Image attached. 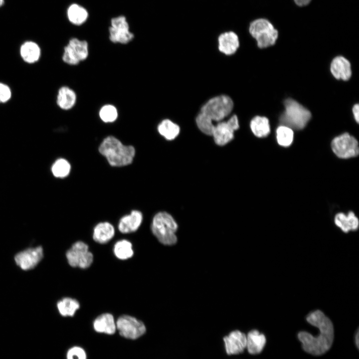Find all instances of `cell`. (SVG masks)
I'll return each mask as SVG.
<instances>
[{
  "mask_svg": "<svg viewBox=\"0 0 359 359\" xmlns=\"http://www.w3.org/2000/svg\"><path fill=\"white\" fill-rule=\"evenodd\" d=\"M306 320L318 328L320 333L318 336L314 337L308 332L302 331L298 333V338L306 352L314 356L322 355L331 348L333 343V324L331 320L319 310L309 314Z\"/></svg>",
  "mask_w": 359,
  "mask_h": 359,
  "instance_id": "6da1fadb",
  "label": "cell"
},
{
  "mask_svg": "<svg viewBox=\"0 0 359 359\" xmlns=\"http://www.w3.org/2000/svg\"><path fill=\"white\" fill-rule=\"evenodd\" d=\"M233 108L232 99L226 95H220L209 99L201 107L196 118L198 129L204 134L211 136L213 122H219L228 116Z\"/></svg>",
  "mask_w": 359,
  "mask_h": 359,
  "instance_id": "7a4b0ae2",
  "label": "cell"
},
{
  "mask_svg": "<svg viewBox=\"0 0 359 359\" xmlns=\"http://www.w3.org/2000/svg\"><path fill=\"white\" fill-rule=\"evenodd\" d=\"M99 152L113 167L131 164L135 155V149L133 146L124 145L113 136H107L103 139L99 147Z\"/></svg>",
  "mask_w": 359,
  "mask_h": 359,
  "instance_id": "3957f363",
  "label": "cell"
},
{
  "mask_svg": "<svg viewBox=\"0 0 359 359\" xmlns=\"http://www.w3.org/2000/svg\"><path fill=\"white\" fill-rule=\"evenodd\" d=\"M284 105L285 110L279 118L281 125L296 130L303 129L311 118L310 111L291 98L285 100Z\"/></svg>",
  "mask_w": 359,
  "mask_h": 359,
  "instance_id": "277c9868",
  "label": "cell"
},
{
  "mask_svg": "<svg viewBox=\"0 0 359 359\" xmlns=\"http://www.w3.org/2000/svg\"><path fill=\"white\" fill-rule=\"evenodd\" d=\"M151 229L154 235L161 243L172 245L177 242L176 232L178 225L173 217L167 212H160L154 216Z\"/></svg>",
  "mask_w": 359,
  "mask_h": 359,
  "instance_id": "5b68a950",
  "label": "cell"
},
{
  "mask_svg": "<svg viewBox=\"0 0 359 359\" xmlns=\"http://www.w3.org/2000/svg\"><path fill=\"white\" fill-rule=\"evenodd\" d=\"M249 32L256 40L258 47L266 48L274 45L278 37V31L267 19H256L250 23Z\"/></svg>",
  "mask_w": 359,
  "mask_h": 359,
  "instance_id": "8992f818",
  "label": "cell"
},
{
  "mask_svg": "<svg viewBox=\"0 0 359 359\" xmlns=\"http://www.w3.org/2000/svg\"><path fill=\"white\" fill-rule=\"evenodd\" d=\"M89 54L88 42L73 37L64 47L62 60L68 65L75 66L86 60Z\"/></svg>",
  "mask_w": 359,
  "mask_h": 359,
  "instance_id": "52a82bcc",
  "label": "cell"
},
{
  "mask_svg": "<svg viewBox=\"0 0 359 359\" xmlns=\"http://www.w3.org/2000/svg\"><path fill=\"white\" fill-rule=\"evenodd\" d=\"M66 257L69 264L73 267L86 269L93 261V255L89 250V247L82 241L75 242L66 252Z\"/></svg>",
  "mask_w": 359,
  "mask_h": 359,
  "instance_id": "ba28073f",
  "label": "cell"
},
{
  "mask_svg": "<svg viewBox=\"0 0 359 359\" xmlns=\"http://www.w3.org/2000/svg\"><path fill=\"white\" fill-rule=\"evenodd\" d=\"M116 324V330L120 335L128 339H137L143 336L146 331V327L142 321L129 315L120 316Z\"/></svg>",
  "mask_w": 359,
  "mask_h": 359,
  "instance_id": "9c48e42d",
  "label": "cell"
},
{
  "mask_svg": "<svg viewBox=\"0 0 359 359\" xmlns=\"http://www.w3.org/2000/svg\"><path fill=\"white\" fill-rule=\"evenodd\" d=\"M109 27V38L114 43L126 44L132 41L135 36L130 30L126 17L119 15L111 19Z\"/></svg>",
  "mask_w": 359,
  "mask_h": 359,
  "instance_id": "30bf717a",
  "label": "cell"
},
{
  "mask_svg": "<svg viewBox=\"0 0 359 359\" xmlns=\"http://www.w3.org/2000/svg\"><path fill=\"white\" fill-rule=\"evenodd\" d=\"M331 146L334 153L342 159L355 157L359 153L358 142L347 133L335 137L332 142Z\"/></svg>",
  "mask_w": 359,
  "mask_h": 359,
  "instance_id": "8fae6325",
  "label": "cell"
},
{
  "mask_svg": "<svg viewBox=\"0 0 359 359\" xmlns=\"http://www.w3.org/2000/svg\"><path fill=\"white\" fill-rule=\"evenodd\" d=\"M239 127L237 117L234 115L227 121H221L215 125L211 136L217 145L223 146L233 139L234 132Z\"/></svg>",
  "mask_w": 359,
  "mask_h": 359,
  "instance_id": "7c38bea8",
  "label": "cell"
},
{
  "mask_svg": "<svg viewBox=\"0 0 359 359\" xmlns=\"http://www.w3.org/2000/svg\"><path fill=\"white\" fill-rule=\"evenodd\" d=\"M42 257V248L37 247L20 252L15 256V261L22 269L27 270L35 267Z\"/></svg>",
  "mask_w": 359,
  "mask_h": 359,
  "instance_id": "4fadbf2b",
  "label": "cell"
},
{
  "mask_svg": "<svg viewBox=\"0 0 359 359\" xmlns=\"http://www.w3.org/2000/svg\"><path fill=\"white\" fill-rule=\"evenodd\" d=\"M228 355L241 353L246 348V336L239 331H234L223 339Z\"/></svg>",
  "mask_w": 359,
  "mask_h": 359,
  "instance_id": "5bb4252c",
  "label": "cell"
},
{
  "mask_svg": "<svg viewBox=\"0 0 359 359\" xmlns=\"http://www.w3.org/2000/svg\"><path fill=\"white\" fill-rule=\"evenodd\" d=\"M142 212L132 210L129 214L123 216L119 220L118 228L122 233H129L137 230L143 221Z\"/></svg>",
  "mask_w": 359,
  "mask_h": 359,
  "instance_id": "9a60e30c",
  "label": "cell"
},
{
  "mask_svg": "<svg viewBox=\"0 0 359 359\" xmlns=\"http://www.w3.org/2000/svg\"><path fill=\"white\" fill-rule=\"evenodd\" d=\"M332 74L337 79L347 81L352 76L351 65L349 61L342 56L335 57L330 66Z\"/></svg>",
  "mask_w": 359,
  "mask_h": 359,
  "instance_id": "2e32d148",
  "label": "cell"
},
{
  "mask_svg": "<svg viewBox=\"0 0 359 359\" xmlns=\"http://www.w3.org/2000/svg\"><path fill=\"white\" fill-rule=\"evenodd\" d=\"M77 96L75 91L67 86L59 88L56 96V104L63 110H69L75 105Z\"/></svg>",
  "mask_w": 359,
  "mask_h": 359,
  "instance_id": "e0dca14e",
  "label": "cell"
},
{
  "mask_svg": "<svg viewBox=\"0 0 359 359\" xmlns=\"http://www.w3.org/2000/svg\"><path fill=\"white\" fill-rule=\"evenodd\" d=\"M218 49L226 55L234 54L239 46L238 36L233 31L221 34L218 38Z\"/></svg>",
  "mask_w": 359,
  "mask_h": 359,
  "instance_id": "ac0fdd59",
  "label": "cell"
},
{
  "mask_svg": "<svg viewBox=\"0 0 359 359\" xmlns=\"http://www.w3.org/2000/svg\"><path fill=\"white\" fill-rule=\"evenodd\" d=\"M93 328L98 333L114 334L116 331V324L113 316L110 313L99 315L94 321Z\"/></svg>",
  "mask_w": 359,
  "mask_h": 359,
  "instance_id": "d6986e66",
  "label": "cell"
},
{
  "mask_svg": "<svg viewBox=\"0 0 359 359\" xmlns=\"http://www.w3.org/2000/svg\"><path fill=\"white\" fill-rule=\"evenodd\" d=\"M20 55L26 63L33 64L39 60L41 56V49L37 43L33 41H26L20 47Z\"/></svg>",
  "mask_w": 359,
  "mask_h": 359,
  "instance_id": "ffe728a7",
  "label": "cell"
},
{
  "mask_svg": "<svg viewBox=\"0 0 359 359\" xmlns=\"http://www.w3.org/2000/svg\"><path fill=\"white\" fill-rule=\"evenodd\" d=\"M115 229L112 224L108 222L98 223L94 228L93 239L97 243L105 244L114 236Z\"/></svg>",
  "mask_w": 359,
  "mask_h": 359,
  "instance_id": "44dd1931",
  "label": "cell"
},
{
  "mask_svg": "<svg viewBox=\"0 0 359 359\" xmlns=\"http://www.w3.org/2000/svg\"><path fill=\"white\" fill-rule=\"evenodd\" d=\"M336 225L346 233L358 229L359 221L357 217L352 211H350L348 215L344 213H339L335 217Z\"/></svg>",
  "mask_w": 359,
  "mask_h": 359,
  "instance_id": "7402d4cb",
  "label": "cell"
},
{
  "mask_svg": "<svg viewBox=\"0 0 359 359\" xmlns=\"http://www.w3.org/2000/svg\"><path fill=\"white\" fill-rule=\"evenodd\" d=\"M265 344V336L257 330L250 331L246 336V348L250 354L256 355L261 353Z\"/></svg>",
  "mask_w": 359,
  "mask_h": 359,
  "instance_id": "603a6c76",
  "label": "cell"
},
{
  "mask_svg": "<svg viewBox=\"0 0 359 359\" xmlns=\"http://www.w3.org/2000/svg\"><path fill=\"white\" fill-rule=\"evenodd\" d=\"M87 9L77 3L71 4L67 11V16L69 21L76 25H80L84 23L88 17Z\"/></svg>",
  "mask_w": 359,
  "mask_h": 359,
  "instance_id": "cb8c5ba5",
  "label": "cell"
},
{
  "mask_svg": "<svg viewBox=\"0 0 359 359\" xmlns=\"http://www.w3.org/2000/svg\"><path fill=\"white\" fill-rule=\"evenodd\" d=\"M250 126L253 134L259 138L266 137L270 132L269 120L265 117H254L250 122Z\"/></svg>",
  "mask_w": 359,
  "mask_h": 359,
  "instance_id": "d4e9b609",
  "label": "cell"
},
{
  "mask_svg": "<svg viewBox=\"0 0 359 359\" xmlns=\"http://www.w3.org/2000/svg\"><path fill=\"white\" fill-rule=\"evenodd\" d=\"M159 134L168 140L175 139L180 133V127L169 119L163 120L158 126Z\"/></svg>",
  "mask_w": 359,
  "mask_h": 359,
  "instance_id": "484cf974",
  "label": "cell"
},
{
  "mask_svg": "<svg viewBox=\"0 0 359 359\" xmlns=\"http://www.w3.org/2000/svg\"><path fill=\"white\" fill-rule=\"evenodd\" d=\"M57 309L61 315L64 317H72L79 309L78 301L71 298H64L57 302Z\"/></svg>",
  "mask_w": 359,
  "mask_h": 359,
  "instance_id": "4316f807",
  "label": "cell"
},
{
  "mask_svg": "<svg viewBox=\"0 0 359 359\" xmlns=\"http://www.w3.org/2000/svg\"><path fill=\"white\" fill-rule=\"evenodd\" d=\"M113 252L115 256L120 260L130 258L134 254L132 244L125 239L118 241L115 243Z\"/></svg>",
  "mask_w": 359,
  "mask_h": 359,
  "instance_id": "83f0119b",
  "label": "cell"
},
{
  "mask_svg": "<svg viewBox=\"0 0 359 359\" xmlns=\"http://www.w3.org/2000/svg\"><path fill=\"white\" fill-rule=\"evenodd\" d=\"M98 115L100 120L105 123L115 122L119 116L117 108L111 104L103 105L99 111Z\"/></svg>",
  "mask_w": 359,
  "mask_h": 359,
  "instance_id": "f1b7e54d",
  "label": "cell"
},
{
  "mask_svg": "<svg viewBox=\"0 0 359 359\" xmlns=\"http://www.w3.org/2000/svg\"><path fill=\"white\" fill-rule=\"evenodd\" d=\"M294 133L292 129L285 126L280 125L276 130V138L279 145L288 147L293 140Z\"/></svg>",
  "mask_w": 359,
  "mask_h": 359,
  "instance_id": "f546056e",
  "label": "cell"
},
{
  "mask_svg": "<svg viewBox=\"0 0 359 359\" xmlns=\"http://www.w3.org/2000/svg\"><path fill=\"white\" fill-rule=\"evenodd\" d=\"M71 166L70 163L64 159H59L53 164L51 171L53 176L56 178H64L70 173Z\"/></svg>",
  "mask_w": 359,
  "mask_h": 359,
  "instance_id": "4dcf8cb0",
  "label": "cell"
},
{
  "mask_svg": "<svg viewBox=\"0 0 359 359\" xmlns=\"http://www.w3.org/2000/svg\"><path fill=\"white\" fill-rule=\"evenodd\" d=\"M66 359H86V354L82 348L73 347L67 351Z\"/></svg>",
  "mask_w": 359,
  "mask_h": 359,
  "instance_id": "1f68e13d",
  "label": "cell"
},
{
  "mask_svg": "<svg viewBox=\"0 0 359 359\" xmlns=\"http://www.w3.org/2000/svg\"><path fill=\"white\" fill-rule=\"evenodd\" d=\"M12 92L10 88L6 84L0 82V103H5L11 98Z\"/></svg>",
  "mask_w": 359,
  "mask_h": 359,
  "instance_id": "d6a6232c",
  "label": "cell"
},
{
  "mask_svg": "<svg viewBox=\"0 0 359 359\" xmlns=\"http://www.w3.org/2000/svg\"><path fill=\"white\" fill-rule=\"evenodd\" d=\"M353 114L356 121L359 123V104L354 105L352 108Z\"/></svg>",
  "mask_w": 359,
  "mask_h": 359,
  "instance_id": "836d02e7",
  "label": "cell"
},
{
  "mask_svg": "<svg viewBox=\"0 0 359 359\" xmlns=\"http://www.w3.org/2000/svg\"><path fill=\"white\" fill-rule=\"evenodd\" d=\"M295 4L299 6H304L309 4L312 0H293Z\"/></svg>",
  "mask_w": 359,
  "mask_h": 359,
  "instance_id": "e575fe53",
  "label": "cell"
},
{
  "mask_svg": "<svg viewBox=\"0 0 359 359\" xmlns=\"http://www.w3.org/2000/svg\"><path fill=\"white\" fill-rule=\"evenodd\" d=\"M355 339L356 345L357 348L359 349V330H358V331L356 334Z\"/></svg>",
  "mask_w": 359,
  "mask_h": 359,
  "instance_id": "d590c367",
  "label": "cell"
},
{
  "mask_svg": "<svg viewBox=\"0 0 359 359\" xmlns=\"http://www.w3.org/2000/svg\"><path fill=\"white\" fill-rule=\"evenodd\" d=\"M4 4V0H0V7Z\"/></svg>",
  "mask_w": 359,
  "mask_h": 359,
  "instance_id": "8d00e7d4",
  "label": "cell"
}]
</instances>
